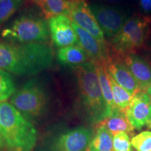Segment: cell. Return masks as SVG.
Listing matches in <instances>:
<instances>
[{"label":"cell","mask_w":151,"mask_h":151,"mask_svg":"<svg viewBox=\"0 0 151 151\" xmlns=\"http://www.w3.org/2000/svg\"><path fill=\"white\" fill-rule=\"evenodd\" d=\"M54 50L47 42L16 43L0 41V69L19 76H32L52 65Z\"/></svg>","instance_id":"obj_1"},{"label":"cell","mask_w":151,"mask_h":151,"mask_svg":"<svg viewBox=\"0 0 151 151\" xmlns=\"http://www.w3.org/2000/svg\"><path fill=\"white\" fill-rule=\"evenodd\" d=\"M0 133L9 151H32L37 132L11 104L0 102Z\"/></svg>","instance_id":"obj_2"},{"label":"cell","mask_w":151,"mask_h":151,"mask_svg":"<svg viewBox=\"0 0 151 151\" xmlns=\"http://www.w3.org/2000/svg\"><path fill=\"white\" fill-rule=\"evenodd\" d=\"M151 35V16L134 14L109 42L112 58L123 60L127 55L137 54L147 48Z\"/></svg>","instance_id":"obj_3"},{"label":"cell","mask_w":151,"mask_h":151,"mask_svg":"<svg viewBox=\"0 0 151 151\" xmlns=\"http://www.w3.org/2000/svg\"><path fill=\"white\" fill-rule=\"evenodd\" d=\"M74 70L83 104L91 121L98 124L110 116L111 112L100 88L96 66L89 62L74 67Z\"/></svg>","instance_id":"obj_4"},{"label":"cell","mask_w":151,"mask_h":151,"mask_svg":"<svg viewBox=\"0 0 151 151\" xmlns=\"http://www.w3.org/2000/svg\"><path fill=\"white\" fill-rule=\"evenodd\" d=\"M4 39L20 43L47 42L50 36L48 23L43 18L24 15L16 19L1 32Z\"/></svg>","instance_id":"obj_5"},{"label":"cell","mask_w":151,"mask_h":151,"mask_svg":"<svg viewBox=\"0 0 151 151\" xmlns=\"http://www.w3.org/2000/svg\"><path fill=\"white\" fill-rule=\"evenodd\" d=\"M11 104L24 116L36 118L40 116L46 106L44 90L36 80H31L15 92Z\"/></svg>","instance_id":"obj_6"},{"label":"cell","mask_w":151,"mask_h":151,"mask_svg":"<svg viewBox=\"0 0 151 151\" xmlns=\"http://www.w3.org/2000/svg\"><path fill=\"white\" fill-rule=\"evenodd\" d=\"M90 7L104 34L110 39L120 31L129 18L126 11L116 7L99 4Z\"/></svg>","instance_id":"obj_7"},{"label":"cell","mask_w":151,"mask_h":151,"mask_svg":"<svg viewBox=\"0 0 151 151\" xmlns=\"http://www.w3.org/2000/svg\"><path fill=\"white\" fill-rule=\"evenodd\" d=\"M74 29L79 41V45L83 48L89 57L90 61L94 65L106 66L112 59V55L109 43H101L86 30L77 25L72 21Z\"/></svg>","instance_id":"obj_8"},{"label":"cell","mask_w":151,"mask_h":151,"mask_svg":"<svg viewBox=\"0 0 151 151\" xmlns=\"http://www.w3.org/2000/svg\"><path fill=\"white\" fill-rule=\"evenodd\" d=\"M52 42L58 48L79 45V41L72 26V20L67 15H60L48 20ZM80 46V45H79Z\"/></svg>","instance_id":"obj_9"},{"label":"cell","mask_w":151,"mask_h":151,"mask_svg":"<svg viewBox=\"0 0 151 151\" xmlns=\"http://www.w3.org/2000/svg\"><path fill=\"white\" fill-rule=\"evenodd\" d=\"M92 139V130L84 127L75 128L55 139L52 151H87Z\"/></svg>","instance_id":"obj_10"},{"label":"cell","mask_w":151,"mask_h":151,"mask_svg":"<svg viewBox=\"0 0 151 151\" xmlns=\"http://www.w3.org/2000/svg\"><path fill=\"white\" fill-rule=\"evenodd\" d=\"M124 113L134 129H141L148 126L151 116V100L147 92L140 91L134 95Z\"/></svg>","instance_id":"obj_11"},{"label":"cell","mask_w":151,"mask_h":151,"mask_svg":"<svg viewBox=\"0 0 151 151\" xmlns=\"http://www.w3.org/2000/svg\"><path fill=\"white\" fill-rule=\"evenodd\" d=\"M69 17L77 25L86 30L99 42L107 43L104 34L86 0L70 7Z\"/></svg>","instance_id":"obj_12"},{"label":"cell","mask_w":151,"mask_h":151,"mask_svg":"<svg viewBox=\"0 0 151 151\" xmlns=\"http://www.w3.org/2000/svg\"><path fill=\"white\" fill-rule=\"evenodd\" d=\"M106 69L111 78L132 96L141 91L137 80L122 60L112 58L106 66Z\"/></svg>","instance_id":"obj_13"},{"label":"cell","mask_w":151,"mask_h":151,"mask_svg":"<svg viewBox=\"0 0 151 151\" xmlns=\"http://www.w3.org/2000/svg\"><path fill=\"white\" fill-rule=\"evenodd\" d=\"M130 72L137 80L141 91H146L151 86V62L137 54H130L123 58Z\"/></svg>","instance_id":"obj_14"},{"label":"cell","mask_w":151,"mask_h":151,"mask_svg":"<svg viewBox=\"0 0 151 151\" xmlns=\"http://www.w3.org/2000/svg\"><path fill=\"white\" fill-rule=\"evenodd\" d=\"M57 58L62 65L73 67L91 62L86 52L79 45L59 48L57 52Z\"/></svg>","instance_id":"obj_15"},{"label":"cell","mask_w":151,"mask_h":151,"mask_svg":"<svg viewBox=\"0 0 151 151\" xmlns=\"http://www.w3.org/2000/svg\"><path fill=\"white\" fill-rule=\"evenodd\" d=\"M113 136L120 133H132L134 128L126 116L124 111L116 109L106 120L101 122Z\"/></svg>","instance_id":"obj_16"},{"label":"cell","mask_w":151,"mask_h":151,"mask_svg":"<svg viewBox=\"0 0 151 151\" xmlns=\"http://www.w3.org/2000/svg\"><path fill=\"white\" fill-rule=\"evenodd\" d=\"M113 136L102 122L97 124L87 151H113Z\"/></svg>","instance_id":"obj_17"},{"label":"cell","mask_w":151,"mask_h":151,"mask_svg":"<svg viewBox=\"0 0 151 151\" xmlns=\"http://www.w3.org/2000/svg\"><path fill=\"white\" fill-rule=\"evenodd\" d=\"M95 66L103 97L111 114L113 111L116 110V107L113 101L110 77L106 69V66L102 65H95Z\"/></svg>","instance_id":"obj_18"},{"label":"cell","mask_w":151,"mask_h":151,"mask_svg":"<svg viewBox=\"0 0 151 151\" xmlns=\"http://www.w3.org/2000/svg\"><path fill=\"white\" fill-rule=\"evenodd\" d=\"M37 4L47 20L60 15L69 16V6L64 0H40Z\"/></svg>","instance_id":"obj_19"},{"label":"cell","mask_w":151,"mask_h":151,"mask_svg":"<svg viewBox=\"0 0 151 151\" xmlns=\"http://www.w3.org/2000/svg\"><path fill=\"white\" fill-rule=\"evenodd\" d=\"M109 77H110L114 104L116 106V109L124 111L129 106L133 96L125 89L119 86L110 76Z\"/></svg>","instance_id":"obj_20"},{"label":"cell","mask_w":151,"mask_h":151,"mask_svg":"<svg viewBox=\"0 0 151 151\" xmlns=\"http://www.w3.org/2000/svg\"><path fill=\"white\" fill-rule=\"evenodd\" d=\"M15 86L9 73L0 69V102H4L15 93Z\"/></svg>","instance_id":"obj_21"},{"label":"cell","mask_w":151,"mask_h":151,"mask_svg":"<svg viewBox=\"0 0 151 151\" xmlns=\"http://www.w3.org/2000/svg\"><path fill=\"white\" fill-rule=\"evenodd\" d=\"M22 0H0V25L20 8Z\"/></svg>","instance_id":"obj_22"},{"label":"cell","mask_w":151,"mask_h":151,"mask_svg":"<svg viewBox=\"0 0 151 151\" xmlns=\"http://www.w3.org/2000/svg\"><path fill=\"white\" fill-rule=\"evenodd\" d=\"M131 143L137 151H151V132L144 131L134 136Z\"/></svg>","instance_id":"obj_23"},{"label":"cell","mask_w":151,"mask_h":151,"mask_svg":"<svg viewBox=\"0 0 151 151\" xmlns=\"http://www.w3.org/2000/svg\"><path fill=\"white\" fill-rule=\"evenodd\" d=\"M113 151H132V143L126 132H120L113 136Z\"/></svg>","instance_id":"obj_24"},{"label":"cell","mask_w":151,"mask_h":151,"mask_svg":"<svg viewBox=\"0 0 151 151\" xmlns=\"http://www.w3.org/2000/svg\"><path fill=\"white\" fill-rule=\"evenodd\" d=\"M139 5L144 14L149 15L151 13V0H139Z\"/></svg>","instance_id":"obj_25"},{"label":"cell","mask_w":151,"mask_h":151,"mask_svg":"<svg viewBox=\"0 0 151 151\" xmlns=\"http://www.w3.org/2000/svg\"><path fill=\"white\" fill-rule=\"evenodd\" d=\"M64 1H65V2L67 4L68 6H69V9H70L71 6L77 4L81 2V1H84V0H64Z\"/></svg>","instance_id":"obj_26"},{"label":"cell","mask_w":151,"mask_h":151,"mask_svg":"<svg viewBox=\"0 0 151 151\" xmlns=\"http://www.w3.org/2000/svg\"><path fill=\"white\" fill-rule=\"evenodd\" d=\"M101 1H104V2L114 4V3H118V2H120V1H121L122 0H101Z\"/></svg>","instance_id":"obj_27"},{"label":"cell","mask_w":151,"mask_h":151,"mask_svg":"<svg viewBox=\"0 0 151 151\" xmlns=\"http://www.w3.org/2000/svg\"><path fill=\"white\" fill-rule=\"evenodd\" d=\"M4 146H5L3 138H2V137H1V133H0V147H1V148H4Z\"/></svg>","instance_id":"obj_28"},{"label":"cell","mask_w":151,"mask_h":151,"mask_svg":"<svg viewBox=\"0 0 151 151\" xmlns=\"http://www.w3.org/2000/svg\"><path fill=\"white\" fill-rule=\"evenodd\" d=\"M146 92H147V94H148V96H149V97H150V100H151V86H150V87H149L148 89L146 90Z\"/></svg>","instance_id":"obj_29"},{"label":"cell","mask_w":151,"mask_h":151,"mask_svg":"<svg viewBox=\"0 0 151 151\" xmlns=\"http://www.w3.org/2000/svg\"><path fill=\"white\" fill-rule=\"evenodd\" d=\"M148 127H149V128H151V116H150V122H149V124H148Z\"/></svg>","instance_id":"obj_30"},{"label":"cell","mask_w":151,"mask_h":151,"mask_svg":"<svg viewBox=\"0 0 151 151\" xmlns=\"http://www.w3.org/2000/svg\"><path fill=\"white\" fill-rule=\"evenodd\" d=\"M33 1H35V2H36V3H37V2H38V1H40V0H33Z\"/></svg>","instance_id":"obj_31"},{"label":"cell","mask_w":151,"mask_h":151,"mask_svg":"<svg viewBox=\"0 0 151 151\" xmlns=\"http://www.w3.org/2000/svg\"><path fill=\"white\" fill-rule=\"evenodd\" d=\"M2 148H1V147H0V151H1V150H2Z\"/></svg>","instance_id":"obj_32"}]
</instances>
